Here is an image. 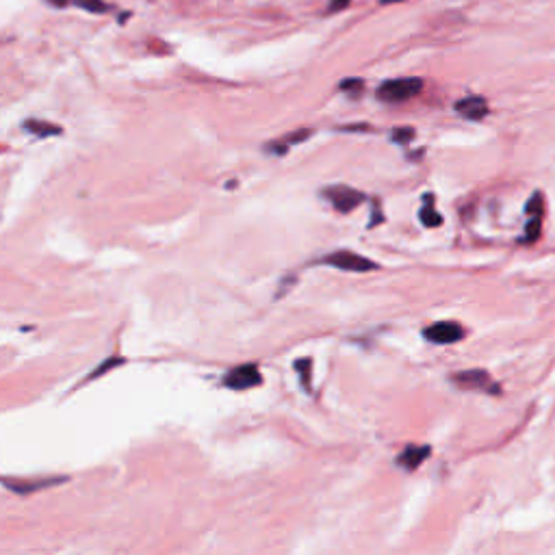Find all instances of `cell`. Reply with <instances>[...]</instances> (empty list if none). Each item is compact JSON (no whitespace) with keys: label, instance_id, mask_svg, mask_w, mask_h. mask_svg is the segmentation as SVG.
I'll use <instances>...</instances> for the list:
<instances>
[{"label":"cell","instance_id":"cell-1","mask_svg":"<svg viewBox=\"0 0 555 555\" xmlns=\"http://www.w3.org/2000/svg\"><path fill=\"white\" fill-rule=\"evenodd\" d=\"M423 89V81L421 79H393L386 81L378 87V98L382 102H406L410 98H414L418 92Z\"/></svg>","mask_w":555,"mask_h":555},{"label":"cell","instance_id":"cell-2","mask_svg":"<svg viewBox=\"0 0 555 555\" xmlns=\"http://www.w3.org/2000/svg\"><path fill=\"white\" fill-rule=\"evenodd\" d=\"M59 482H65V477H52V475H41V477H0V484L7 490L16 494H31L43 488H50Z\"/></svg>","mask_w":555,"mask_h":555},{"label":"cell","instance_id":"cell-3","mask_svg":"<svg viewBox=\"0 0 555 555\" xmlns=\"http://www.w3.org/2000/svg\"><path fill=\"white\" fill-rule=\"evenodd\" d=\"M325 263L341 269V272H356V274H365V272L378 269V265L373 261L360 256V254H356V252H350V250L332 252L330 256H325Z\"/></svg>","mask_w":555,"mask_h":555},{"label":"cell","instance_id":"cell-4","mask_svg":"<svg viewBox=\"0 0 555 555\" xmlns=\"http://www.w3.org/2000/svg\"><path fill=\"white\" fill-rule=\"evenodd\" d=\"M263 382V376L256 365H239L234 369H230L226 376H223V386L232 388V391H248V388H254Z\"/></svg>","mask_w":555,"mask_h":555},{"label":"cell","instance_id":"cell-5","mask_svg":"<svg viewBox=\"0 0 555 555\" xmlns=\"http://www.w3.org/2000/svg\"><path fill=\"white\" fill-rule=\"evenodd\" d=\"M323 196H325V200L332 204L336 211H341V213H350V211H354L356 206H360L363 204V200H365V196L360 191H356V189H352V187H347V185H336V187H330V189H325L323 191Z\"/></svg>","mask_w":555,"mask_h":555},{"label":"cell","instance_id":"cell-6","mask_svg":"<svg viewBox=\"0 0 555 555\" xmlns=\"http://www.w3.org/2000/svg\"><path fill=\"white\" fill-rule=\"evenodd\" d=\"M423 336L430 343H436V345H452L464 336V327L460 323H454V321H438V323H432L430 327H425Z\"/></svg>","mask_w":555,"mask_h":555},{"label":"cell","instance_id":"cell-7","mask_svg":"<svg viewBox=\"0 0 555 555\" xmlns=\"http://www.w3.org/2000/svg\"><path fill=\"white\" fill-rule=\"evenodd\" d=\"M454 382L460 388H469V391H482V393H497L499 388L490 380V376L486 371L479 369H471V371H462L454 376Z\"/></svg>","mask_w":555,"mask_h":555},{"label":"cell","instance_id":"cell-8","mask_svg":"<svg viewBox=\"0 0 555 555\" xmlns=\"http://www.w3.org/2000/svg\"><path fill=\"white\" fill-rule=\"evenodd\" d=\"M456 111L467 119H482L488 113V104L479 96H469L460 102H456Z\"/></svg>","mask_w":555,"mask_h":555},{"label":"cell","instance_id":"cell-9","mask_svg":"<svg viewBox=\"0 0 555 555\" xmlns=\"http://www.w3.org/2000/svg\"><path fill=\"white\" fill-rule=\"evenodd\" d=\"M427 456H430V447H425V445H410V447H406L399 454L397 464H399L401 469H406V471H414V469H418V464H421Z\"/></svg>","mask_w":555,"mask_h":555},{"label":"cell","instance_id":"cell-10","mask_svg":"<svg viewBox=\"0 0 555 555\" xmlns=\"http://www.w3.org/2000/svg\"><path fill=\"white\" fill-rule=\"evenodd\" d=\"M28 132L37 134V137H52V134H61V126L50 124V122H41V119H28L24 124Z\"/></svg>","mask_w":555,"mask_h":555},{"label":"cell","instance_id":"cell-11","mask_svg":"<svg viewBox=\"0 0 555 555\" xmlns=\"http://www.w3.org/2000/svg\"><path fill=\"white\" fill-rule=\"evenodd\" d=\"M418 217H421V223H423V226H427V228H436V226H441V223H443L441 213L434 211L432 202H427V204L421 208V213H418Z\"/></svg>","mask_w":555,"mask_h":555},{"label":"cell","instance_id":"cell-12","mask_svg":"<svg viewBox=\"0 0 555 555\" xmlns=\"http://www.w3.org/2000/svg\"><path fill=\"white\" fill-rule=\"evenodd\" d=\"M308 130H304V132H293L291 137H284V139H280V141H276V143H272V145H267V150H272V152H282V150H289V145L293 143V141H302V139H306L308 137Z\"/></svg>","mask_w":555,"mask_h":555},{"label":"cell","instance_id":"cell-13","mask_svg":"<svg viewBox=\"0 0 555 555\" xmlns=\"http://www.w3.org/2000/svg\"><path fill=\"white\" fill-rule=\"evenodd\" d=\"M74 5L81 7L83 11H89V13H107L109 11V5L104 3V0H74Z\"/></svg>","mask_w":555,"mask_h":555},{"label":"cell","instance_id":"cell-14","mask_svg":"<svg viewBox=\"0 0 555 555\" xmlns=\"http://www.w3.org/2000/svg\"><path fill=\"white\" fill-rule=\"evenodd\" d=\"M540 228H543V215H532L527 228H525V239H527V241H536L540 236Z\"/></svg>","mask_w":555,"mask_h":555},{"label":"cell","instance_id":"cell-15","mask_svg":"<svg viewBox=\"0 0 555 555\" xmlns=\"http://www.w3.org/2000/svg\"><path fill=\"white\" fill-rule=\"evenodd\" d=\"M295 369L302 373V384H306V386H310V360L306 358V360H297L295 363Z\"/></svg>","mask_w":555,"mask_h":555},{"label":"cell","instance_id":"cell-16","mask_svg":"<svg viewBox=\"0 0 555 555\" xmlns=\"http://www.w3.org/2000/svg\"><path fill=\"white\" fill-rule=\"evenodd\" d=\"M412 137H414L412 128H395V132H393V141H397V143H408Z\"/></svg>","mask_w":555,"mask_h":555},{"label":"cell","instance_id":"cell-17","mask_svg":"<svg viewBox=\"0 0 555 555\" xmlns=\"http://www.w3.org/2000/svg\"><path fill=\"white\" fill-rule=\"evenodd\" d=\"M341 89H345V92H347V89H352V92H360V89H363V81H360V79H350V81H345L341 85Z\"/></svg>","mask_w":555,"mask_h":555},{"label":"cell","instance_id":"cell-18","mask_svg":"<svg viewBox=\"0 0 555 555\" xmlns=\"http://www.w3.org/2000/svg\"><path fill=\"white\" fill-rule=\"evenodd\" d=\"M350 5V0H332V5H330V9L332 11H339V9H345Z\"/></svg>","mask_w":555,"mask_h":555},{"label":"cell","instance_id":"cell-19","mask_svg":"<svg viewBox=\"0 0 555 555\" xmlns=\"http://www.w3.org/2000/svg\"><path fill=\"white\" fill-rule=\"evenodd\" d=\"M50 5H54V7H59V9H63V7H68L70 5V0H48Z\"/></svg>","mask_w":555,"mask_h":555},{"label":"cell","instance_id":"cell-20","mask_svg":"<svg viewBox=\"0 0 555 555\" xmlns=\"http://www.w3.org/2000/svg\"><path fill=\"white\" fill-rule=\"evenodd\" d=\"M384 3H388V0H384Z\"/></svg>","mask_w":555,"mask_h":555}]
</instances>
